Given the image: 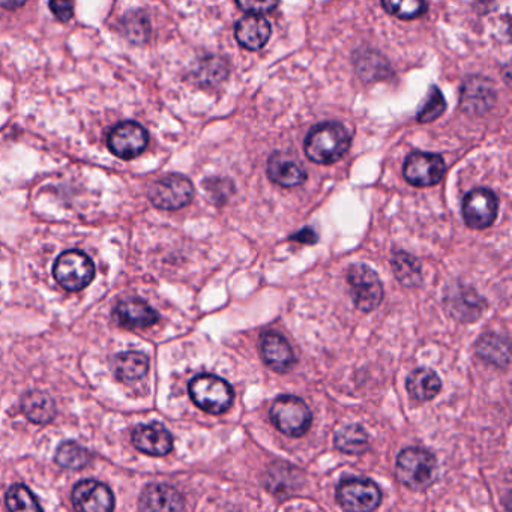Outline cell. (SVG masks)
<instances>
[{
  "label": "cell",
  "mask_w": 512,
  "mask_h": 512,
  "mask_svg": "<svg viewBox=\"0 0 512 512\" xmlns=\"http://www.w3.org/2000/svg\"><path fill=\"white\" fill-rule=\"evenodd\" d=\"M290 241L301 242V244L314 245L319 241V235L311 227H304L301 232L290 236Z\"/></svg>",
  "instance_id": "cell-36"
},
{
  "label": "cell",
  "mask_w": 512,
  "mask_h": 512,
  "mask_svg": "<svg viewBox=\"0 0 512 512\" xmlns=\"http://www.w3.org/2000/svg\"><path fill=\"white\" fill-rule=\"evenodd\" d=\"M310 409L301 398L283 395L271 407V421L275 427L290 437H301L311 425Z\"/></svg>",
  "instance_id": "cell-6"
},
{
  "label": "cell",
  "mask_w": 512,
  "mask_h": 512,
  "mask_svg": "<svg viewBox=\"0 0 512 512\" xmlns=\"http://www.w3.org/2000/svg\"><path fill=\"white\" fill-rule=\"evenodd\" d=\"M149 134L134 121L121 122L110 131L107 145L116 157L133 160L148 148Z\"/></svg>",
  "instance_id": "cell-11"
},
{
  "label": "cell",
  "mask_w": 512,
  "mask_h": 512,
  "mask_svg": "<svg viewBox=\"0 0 512 512\" xmlns=\"http://www.w3.org/2000/svg\"><path fill=\"white\" fill-rule=\"evenodd\" d=\"M260 355L272 370L280 371V373L289 370L295 362L292 347L287 343L286 338L277 332L269 331L262 334Z\"/></svg>",
  "instance_id": "cell-17"
},
{
  "label": "cell",
  "mask_w": 512,
  "mask_h": 512,
  "mask_svg": "<svg viewBox=\"0 0 512 512\" xmlns=\"http://www.w3.org/2000/svg\"><path fill=\"white\" fill-rule=\"evenodd\" d=\"M352 136L340 122L314 125L305 137L304 152L308 160L320 166H331L349 152Z\"/></svg>",
  "instance_id": "cell-1"
},
{
  "label": "cell",
  "mask_w": 512,
  "mask_h": 512,
  "mask_svg": "<svg viewBox=\"0 0 512 512\" xmlns=\"http://www.w3.org/2000/svg\"><path fill=\"white\" fill-rule=\"evenodd\" d=\"M53 275L59 286L68 292H79L94 280L95 265L83 251L68 250L56 259Z\"/></svg>",
  "instance_id": "cell-4"
},
{
  "label": "cell",
  "mask_w": 512,
  "mask_h": 512,
  "mask_svg": "<svg viewBox=\"0 0 512 512\" xmlns=\"http://www.w3.org/2000/svg\"><path fill=\"white\" fill-rule=\"evenodd\" d=\"M73 503L79 512H113L112 490L98 481H82L74 487Z\"/></svg>",
  "instance_id": "cell-13"
},
{
  "label": "cell",
  "mask_w": 512,
  "mask_h": 512,
  "mask_svg": "<svg viewBox=\"0 0 512 512\" xmlns=\"http://www.w3.org/2000/svg\"><path fill=\"white\" fill-rule=\"evenodd\" d=\"M437 475V461L431 452L421 448H407L397 458V478L410 490H424L433 484Z\"/></svg>",
  "instance_id": "cell-2"
},
{
  "label": "cell",
  "mask_w": 512,
  "mask_h": 512,
  "mask_svg": "<svg viewBox=\"0 0 512 512\" xmlns=\"http://www.w3.org/2000/svg\"><path fill=\"white\" fill-rule=\"evenodd\" d=\"M23 2H20V4H0V7L2 8H10V10H16V8L23 7Z\"/></svg>",
  "instance_id": "cell-37"
},
{
  "label": "cell",
  "mask_w": 512,
  "mask_h": 512,
  "mask_svg": "<svg viewBox=\"0 0 512 512\" xmlns=\"http://www.w3.org/2000/svg\"><path fill=\"white\" fill-rule=\"evenodd\" d=\"M406 388L413 400L430 401L439 394L442 382L436 371L430 368H418L407 377Z\"/></svg>",
  "instance_id": "cell-21"
},
{
  "label": "cell",
  "mask_w": 512,
  "mask_h": 512,
  "mask_svg": "<svg viewBox=\"0 0 512 512\" xmlns=\"http://www.w3.org/2000/svg\"><path fill=\"white\" fill-rule=\"evenodd\" d=\"M233 185L229 179H208V182H205V188L208 190V193H212V199L217 203H224L227 200V196H224L221 191L223 188L230 187Z\"/></svg>",
  "instance_id": "cell-34"
},
{
  "label": "cell",
  "mask_w": 512,
  "mask_h": 512,
  "mask_svg": "<svg viewBox=\"0 0 512 512\" xmlns=\"http://www.w3.org/2000/svg\"><path fill=\"white\" fill-rule=\"evenodd\" d=\"M125 31H127L128 38L134 43L143 44L149 40V34H151V25H149L148 16L142 13V11H136V13L128 14L124 20Z\"/></svg>",
  "instance_id": "cell-31"
},
{
  "label": "cell",
  "mask_w": 512,
  "mask_h": 512,
  "mask_svg": "<svg viewBox=\"0 0 512 512\" xmlns=\"http://www.w3.org/2000/svg\"><path fill=\"white\" fill-rule=\"evenodd\" d=\"M353 304L364 313L376 310L383 299V286L379 275L364 263H356L347 271Z\"/></svg>",
  "instance_id": "cell-5"
},
{
  "label": "cell",
  "mask_w": 512,
  "mask_h": 512,
  "mask_svg": "<svg viewBox=\"0 0 512 512\" xmlns=\"http://www.w3.org/2000/svg\"><path fill=\"white\" fill-rule=\"evenodd\" d=\"M268 176L274 184L283 188L298 187L307 181L304 166L284 152H275L269 157Z\"/></svg>",
  "instance_id": "cell-14"
},
{
  "label": "cell",
  "mask_w": 512,
  "mask_h": 512,
  "mask_svg": "<svg viewBox=\"0 0 512 512\" xmlns=\"http://www.w3.org/2000/svg\"><path fill=\"white\" fill-rule=\"evenodd\" d=\"M50 10L55 14L56 19L61 20V22H68V20L73 19L74 14V4L73 2H50Z\"/></svg>",
  "instance_id": "cell-35"
},
{
  "label": "cell",
  "mask_w": 512,
  "mask_h": 512,
  "mask_svg": "<svg viewBox=\"0 0 512 512\" xmlns=\"http://www.w3.org/2000/svg\"><path fill=\"white\" fill-rule=\"evenodd\" d=\"M382 7L386 13L397 17L400 20H413L427 13L428 5L422 0H404V2H395V0H385Z\"/></svg>",
  "instance_id": "cell-28"
},
{
  "label": "cell",
  "mask_w": 512,
  "mask_h": 512,
  "mask_svg": "<svg viewBox=\"0 0 512 512\" xmlns=\"http://www.w3.org/2000/svg\"><path fill=\"white\" fill-rule=\"evenodd\" d=\"M149 359L142 352L119 353L113 359V371L122 382L133 383L148 373Z\"/></svg>",
  "instance_id": "cell-22"
},
{
  "label": "cell",
  "mask_w": 512,
  "mask_h": 512,
  "mask_svg": "<svg viewBox=\"0 0 512 512\" xmlns=\"http://www.w3.org/2000/svg\"><path fill=\"white\" fill-rule=\"evenodd\" d=\"M446 164L440 155L416 151L404 161L403 176L410 185L418 188L433 187L442 181Z\"/></svg>",
  "instance_id": "cell-9"
},
{
  "label": "cell",
  "mask_w": 512,
  "mask_h": 512,
  "mask_svg": "<svg viewBox=\"0 0 512 512\" xmlns=\"http://www.w3.org/2000/svg\"><path fill=\"white\" fill-rule=\"evenodd\" d=\"M499 200L488 188H475L464 196L461 205L464 223L475 230L488 229L496 220Z\"/></svg>",
  "instance_id": "cell-10"
},
{
  "label": "cell",
  "mask_w": 512,
  "mask_h": 512,
  "mask_svg": "<svg viewBox=\"0 0 512 512\" xmlns=\"http://www.w3.org/2000/svg\"><path fill=\"white\" fill-rule=\"evenodd\" d=\"M445 109L446 101L442 92H440L437 86H431L427 101H425L416 119H418L419 124H430V122H434L437 118H440V116L445 113Z\"/></svg>",
  "instance_id": "cell-30"
},
{
  "label": "cell",
  "mask_w": 512,
  "mask_h": 512,
  "mask_svg": "<svg viewBox=\"0 0 512 512\" xmlns=\"http://www.w3.org/2000/svg\"><path fill=\"white\" fill-rule=\"evenodd\" d=\"M368 445L367 431L359 425H347L335 434V446L346 454H362Z\"/></svg>",
  "instance_id": "cell-25"
},
{
  "label": "cell",
  "mask_w": 512,
  "mask_h": 512,
  "mask_svg": "<svg viewBox=\"0 0 512 512\" xmlns=\"http://www.w3.org/2000/svg\"><path fill=\"white\" fill-rule=\"evenodd\" d=\"M190 395L200 409L211 415L227 412L235 398L232 386L214 374H199L194 377L190 382Z\"/></svg>",
  "instance_id": "cell-3"
},
{
  "label": "cell",
  "mask_w": 512,
  "mask_h": 512,
  "mask_svg": "<svg viewBox=\"0 0 512 512\" xmlns=\"http://www.w3.org/2000/svg\"><path fill=\"white\" fill-rule=\"evenodd\" d=\"M494 83L484 76H470L464 80L460 91V107L470 116H481L496 104Z\"/></svg>",
  "instance_id": "cell-12"
},
{
  "label": "cell",
  "mask_w": 512,
  "mask_h": 512,
  "mask_svg": "<svg viewBox=\"0 0 512 512\" xmlns=\"http://www.w3.org/2000/svg\"><path fill=\"white\" fill-rule=\"evenodd\" d=\"M133 443L139 451L154 457H163L173 448L172 434L163 425H140L134 430Z\"/></svg>",
  "instance_id": "cell-19"
},
{
  "label": "cell",
  "mask_w": 512,
  "mask_h": 512,
  "mask_svg": "<svg viewBox=\"0 0 512 512\" xmlns=\"http://www.w3.org/2000/svg\"><path fill=\"white\" fill-rule=\"evenodd\" d=\"M445 302L451 314L464 322L478 319L482 308H484V299L479 298L475 290L466 286L448 289Z\"/></svg>",
  "instance_id": "cell-20"
},
{
  "label": "cell",
  "mask_w": 512,
  "mask_h": 512,
  "mask_svg": "<svg viewBox=\"0 0 512 512\" xmlns=\"http://www.w3.org/2000/svg\"><path fill=\"white\" fill-rule=\"evenodd\" d=\"M23 413L35 424H49L56 415V404L50 395L43 391H32L23 397Z\"/></svg>",
  "instance_id": "cell-23"
},
{
  "label": "cell",
  "mask_w": 512,
  "mask_h": 512,
  "mask_svg": "<svg viewBox=\"0 0 512 512\" xmlns=\"http://www.w3.org/2000/svg\"><path fill=\"white\" fill-rule=\"evenodd\" d=\"M478 353L496 364H506L509 359L508 346L497 335H484L478 343Z\"/></svg>",
  "instance_id": "cell-29"
},
{
  "label": "cell",
  "mask_w": 512,
  "mask_h": 512,
  "mask_svg": "<svg viewBox=\"0 0 512 512\" xmlns=\"http://www.w3.org/2000/svg\"><path fill=\"white\" fill-rule=\"evenodd\" d=\"M395 277L406 287H418L422 283L421 263L406 251H395L391 259Z\"/></svg>",
  "instance_id": "cell-24"
},
{
  "label": "cell",
  "mask_w": 512,
  "mask_h": 512,
  "mask_svg": "<svg viewBox=\"0 0 512 512\" xmlns=\"http://www.w3.org/2000/svg\"><path fill=\"white\" fill-rule=\"evenodd\" d=\"M7 506L11 512H43L37 497L25 485H14L8 490Z\"/></svg>",
  "instance_id": "cell-26"
},
{
  "label": "cell",
  "mask_w": 512,
  "mask_h": 512,
  "mask_svg": "<svg viewBox=\"0 0 512 512\" xmlns=\"http://www.w3.org/2000/svg\"><path fill=\"white\" fill-rule=\"evenodd\" d=\"M227 73L229 70L223 59L209 58L199 65L196 76L199 77V82L220 83L221 80L226 79Z\"/></svg>",
  "instance_id": "cell-32"
},
{
  "label": "cell",
  "mask_w": 512,
  "mask_h": 512,
  "mask_svg": "<svg viewBox=\"0 0 512 512\" xmlns=\"http://www.w3.org/2000/svg\"><path fill=\"white\" fill-rule=\"evenodd\" d=\"M148 196L155 208L178 211L193 202L194 185L187 176L173 173L158 179L149 188Z\"/></svg>",
  "instance_id": "cell-7"
},
{
  "label": "cell",
  "mask_w": 512,
  "mask_h": 512,
  "mask_svg": "<svg viewBox=\"0 0 512 512\" xmlns=\"http://www.w3.org/2000/svg\"><path fill=\"white\" fill-rule=\"evenodd\" d=\"M139 506L142 512H184V499L170 485L154 484L143 490Z\"/></svg>",
  "instance_id": "cell-15"
},
{
  "label": "cell",
  "mask_w": 512,
  "mask_h": 512,
  "mask_svg": "<svg viewBox=\"0 0 512 512\" xmlns=\"http://www.w3.org/2000/svg\"><path fill=\"white\" fill-rule=\"evenodd\" d=\"M271 34V23L262 16L247 14L235 26L236 41L239 46L250 50V52L263 49L268 44Z\"/></svg>",
  "instance_id": "cell-16"
},
{
  "label": "cell",
  "mask_w": 512,
  "mask_h": 512,
  "mask_svg": "<svg viewBox=\"0 0 512 512\" xmlns=\"http://www.w3.org/2000/svg\"><path fill=\"white\" fill-rule=\"evenodd\" d=\"M56 463L65 469L79 470L89 463V454L79 443L65 442L56 452Z\"/></svg>",
  "instance_id": "cell-27"
},
{
  "label": "cell",
  "mask_w": 512,
  "mask_h": 512,
  "mask_svg": "<svg viewBox=\"0 0 512 512\" xmlns=\"http://www.w3.org/2000/svg\"><path fill=\"white\" fill-rule=\"evenodd\" d=\"M158 313L142 299H128L121 302L115 310V320L127 329L151 328L158 322Z\"/></svg>",
  "instance_id": "cell-18"
},
{
  "label": "cell",
  "mask_w": 512,
  "mask_h": 512,
  "mask_svg": "<svg viewBox=\"0 0 512 512\" xmlns=\"http://www.w3.org/2000/svg\"><path fill=\"white\" fill-rule=\"evenodd\" d=\"M337 499L347 512H373L382 500L376 482L365 478H347L337 488Z\"/></svg>",
  "instance_id": "cell-8"
},
{
  "label": "cell",
  "mask_w": 512,
  "mask_h": 512,
  "mask_svg": "<svg viewBox=\"0 0 512 512\" xmlns=\"http://www.w3.org/2000/svg\"><path fill=\"white\" fill-rule=\"evenodd\" d=\"M238 8H241L245 13L251 14V16H260V14L269 13V11L275 10L278 7V2H269V0H245V2H236Z\"/></svg>",
  "instance_id": "cell-33"
}]
</instances>
